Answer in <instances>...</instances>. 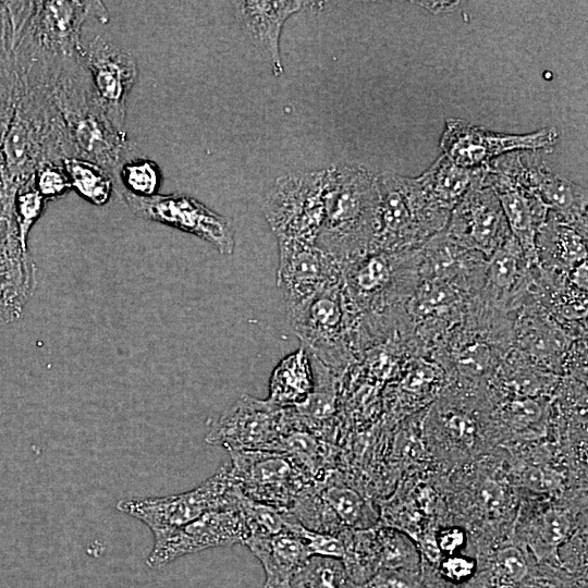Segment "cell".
Instances as JSON below:
<instances>
[{"label":"cell","instance_id":"cell-38","mask_svg":"<svg viewBox=\"0 0 588 588\" xmlns=\"http://www.w3.org/2000/svg\"><path fill=\"white\" fill-rule=\"evenodd\" d=\"M542 542L550 548H558L571 531V522L565 513L558 510L547 511L539 526Z\"/></svg>","mask_w":588,"mask_h":588},{"label":"cell","instance_id":"cell-18","mask_svg":"<svg viewBox=\"0 0 588 588\" xmlns=\"http://www.w3.org/2000/svg\"><path fill=\"white\" fill-rule=\"evenodd\" d=\"M537 266L528 261L511 234L487 259L483 283L476 299L490 308L514 313L530 297Z\"/></svg>","mask_w":588,"mask_h":588},{"label":"cell","instance_id":"cell-24","mask_svg":"<svg viewBox=\"0 0 588 588\" xmlns=\"http://www.w3.org/2000/svg\"><path fill=\"white\" fill-rule=\"evenodd\" d=\"M244 544L261 563L266 588H287L293 575L310 558L303 541L292 531L249 537Z\"/></svg>","mask_w":588,"mask_h":588},{"label":"cell","instance_id":"cell-1","mask_svg":"<svg viewBox=\"0 0 588 588\" xmlns=\"http://www.w3.org/2000/svg\"><path fill=\"white\" fill-rule=\"evenodd\" d=\"M52 99L69 131L75 158L106 170L114 188L122 163L134 157L135 146L108 119L91 85L83 58L65 60L46 78Z\"/></svg>","mask_w":588,"mask_h":588},{"label":"cell","instance_id":"cell-17","mask_svg":"<svg viewBox=\"0 0 588 588\" xmlns=\"http://www.w3.org/2000/svg\"><path fill=\"white\" fill-rule=\"evenodd\" d=\"M83 60L108 119L123 131L126 99L138 76L135 58L125 49L97 36L84 50Z\"/></svg>","mask_w":588,"mask_h":588},{"label":"cell","instance_id":"cell-20","mask_svg":"<svg viewBox=\"0 0 588 588\" xmlns=\"http://www.w3.org/2000/svg\"><path fill=\"white\" fill-rule=\"evenodd\" d=\"M486 267L481 254L455 243L444 231L418 247V278L449 281L475 296L482 286Z\"/></svg>","mask_w":588,"mask_h":588},{"label":"cell","instance_id":"cell-25","mask_svg":"<svg viewBox=\"0 0 588 588\" xmlns=\"http://www.w3.org/2000/svg\"><path fill=\"white\" fill-rule=\"evenodd\" d=\"M314 384L311 355L301 346L283 357L273 368L267 400L281 408L298 407L308 400Z\"/></svg>","mask_w":588,"mask_h":588},{"label":"cell","instance_id":"cell-3","mask_svg":"<svg viewBox=\"0 0 588 588\" xmlns=\"http://www.w3.org/2000/svg\"><path fill=\"white\" fill-rule=\"evenodd\" d=\"M418 247L370 250L342 264L346 295L366 328L400 323L418 280Z\"/></svg>","mask_w":588,"mask_h":588},{"label":"cell","instance_id":"cell-23","mask_svg":"<svg viewBox=\"0 0 588 588\" xmlns=\"http://www.w3.org/2000/svg\"><path fill=\"white\" fill-rule=\"evenodd\" d=\"M535 247L542 270L567 274L587 261V231L549 211L536 235Z\"/></svg>","mask_w":588,"mask_h":588},{"label":"cell","instance_id":"cell-35","mask_svg":"<svg viewBox=\"0 0 588 588\" xmlns=\"http://www.w3.org/2000/svg\"><path fill=\"white\" fill-rule=\"evenodd\" d=\"M289 531L299 537L310 556L319 555L342 560L344 555V542L341 534L333 535L307 529L292 514Z\"/></svg>","mask_w":588,"mask_h":588},{"label":"cell","instance_id":"cell-42","mask_svg":"<svg viewBox=\"0 0 588 588\" xmlns=\"http://www.w3.org/2000/svg\"><path fill=\"white\" fill-rule=\"evenodd\" d=\"M416 3L433 13L451 10L457 4L451 1H418Z\"/></svg>","mask_w":588,"mask_h":588},{"label":"cell","instance_id":"cell-7","mask_svg":"<svg viewBox=\"0 0 588 588\" xmlns=\"http://www.w3.org/2000/svg\"><path fill=\"white\" fill-rule=\"evenodd\" d=\"M328 168L283 174L267 191L262 210L277 241L316 244L328 191Z\"/></svg>","mask_w":588,"mask_h":588},{"label":"cell","instance_id":"cell-6","mask_svg":"<svg viewBox=\"0 0 588 588\" xmlns=\"http://www.w3.org/2000/svg\"><path fill=\"white\" fill-rule=\"evenodd\" d=\"M287 321L302 346L332 371L345 368L360 344V316L343 280L318 293Z\"/></svg>","mask_w":588,"mask_h":588},{"label":"cell","instance_id":"cell-26","mask_svg":"<svg viewBox=\"0 0 588 588\" xmlns=\"http://www.w3.org/2000/svg\"><path fill=\"white\" fill-rule=\"evenodd\" d=\"M314 487L344 530L371 526L375 513L368 501L333 470L314 480Z\"/></svg>","mask_w":588,"mask_h":588},{"label":"cell","instance_id":"cell-8","mask_svg":"<svg viewBox=\"0 0 588 588\" xmlns=\"http://www.w3.org/2000/svg\"><path fill=\"white\" fill-rule=\"evenodd\" d=\"M237 490L226 463L192 490L164 497L124 498L117 503V509L140 520L156 535L185 525L209 511L236 506Z\"/></svg>","mask_w":588,"mask_h":588},{"label":"cell","instance_id":"cell-40","mask_svg":"<svg viewBox=\"0 0 588 588\" xmlns=\"http://www.w3.org/2000/svg\"><path fill=\"white\" fill-rule=\"evenodd\" d=\"M445 430L453 439L470 445L475 440L476 425L473 418L466 414L450 412L442 416Z\"/></svg>","mask_w":588,"mask_h":588},{"label":"cell","instance_id":"cell-15","mask_svg":"<svg viewBox=\"0 0 588 588\" xmlns=\"http://www.w3.org/2000/svg\"><path fill=\"white\" fill-rule=\"evenodd\" d=\"M155 543L146 559L150 568L210 548L243 543L248 532L236 506L209 511L180 527L154 535Z\"/></svg>","mask_w":588,"mask_h":588},{"label":"cell","instance_id":"cell-16","mask_svg":"<svg viewBox=\"0 0 588 588\" xmlns=\"http://www.w3.org/2000/svg\"><path fill=\"white\" fill-rule=\"evenodd\" d=\"M483 168L452 209L443 230L455 243L488 259L512 234L494 191L481 182Z\"/></svg>","mask_w":588,"mask_h":588},{"label":"cell","instance_id":"cell-2","mask_svg":"<svg viewBox=\"0 0 588 588\" xmlns=\"http://www.w3.org/2000/svg\"><path fill=\"white\" fill-rule=\"evenodd\" d=\"M323 222L316 245L341 265L373 249L379 230L378 174L356 164L328 168Z\"/></svg>","mask_w":588,"mask_h":588},{"label":"cell","instance_id":"cell-34","mask_svg":"<svg viewBox=\"0 0 588 588\" xmlns=\"http://www.w3.org/2000/svg\"><path fill=\"white\" fill-rule=\"evenodd\" d=\"M529 571L523 551L515 546H505L494 553L490 583L494 588L515 587L528 577Z\"/></svg>","mask_w":588,"mask_h":588},{"label":"cell","instance_id":"cell-29","mask_svg":"<svg viewBox=\"0 0 588 588\" xmlns=\"http://www.w3.org/2000/svg\"><path fill=\"white\" fill-rule=\"evenodd\" d=\"M348 581L341 560L313 555L296 571L287 588H347Z\"/></svg>","mask_w":588,"mask_h":588},{"label":"cell","instance_id":"cell-39","mask_svg":"<svg viewBox=\"0 0 588 588\" xmlns=\"http://www.w3.org/2000/svg\"><path fill=\"white\" fill-rule=\"evenodd\" d=\"M476 561L460 554L446 555L438 566L441 577L453 584L470 580L476 572Z\"/></svg>","mask_w":588,"mask_h":588},{"label":"cell","instance_id":"cell-22","mask_svg":"<svg viewBox=\"0 0 588 588\" xmlns=\"http://www.w3.org/2000/svg\"><path fill=\"white\" fill-rule=\"evenodd\" d=\"M235 17L244 34L266 53L275 76L283 73L280 38L290 16L301 11L304 1H236Z\"/></svg>","mask_w":588,"mask_h":588},{"label":"cell","instance_id":"cell-9","mask_svg":"<svg viewBox=\"0 0 588 588\" xmlns=\"http://www.w3.org/2000/svg\"><path fill=\"white\" fill-rule=\"evenodd\" d=\"M230 474L248 499L289 510L314 478L289 454L272 450L229 451Z\"/></svg>","mask_w":588,"mask_h":588},{"label":"cell","instance_id":"cell-21","mask_svg":"<svg viewBox=\"0 0 588 588\" xmlns=\"http://www.w3.org/2000/svg\"><path fill=\"white\" fill-rule=\"evenodd\" d=\"M481 182L497 194L510 231L519 243L528 261L538 265L535 240L547 219L548 207L530 191L486 167Z\"/></svg>","mask_w":588,"mask_h":588},{"label":"cell","instance_id":"cell-13","mask_svg":"<svg viewBox=\"0 0 588 588\" xmlns=\"http://www.w3.org/2000/svg\"><path fill=\"white\" fill-rule=\"evenodd\" d=\"M278 242L277 285L287 319L324 289L342 280V265L316 244Z\"/></svg>","mask_w":588,"mask_h":588},{"label":"cell","instance_id":"cell-27","mask_svg":"<svg viewBox=\"0 0 588 588\" xmlns=\"http://www.w3.org/2000/svg\"><path fill=\"white\" fill-rule=\"evenodd\" d=\"M481 168L465 169L441 155L422 174L417 176L426 192L449 211L455 207Z\"/></svg>","mask_w":588,"mask_h":588},{"label":"cell","instance_id":"cell-30","mask_svg":"<svg viewBox=\"0 0 588 588\" xmlns=\"http://www.w3.org/2000/svg\"><path fill=\"white\" fill-rule=\"evenodd\" d=\"M236 507L243 517L248 538L289 531L291 514L287 510L253 501L240 489L236 495Z\"/></svg>","mask_w":588,"mask_h":588},{"label":"cell","instance_id":"cell-5","mask_svg":"<svg viewBox=\"0 0 588 588\" xmlns=\"http://www.w3.org/2000/svg\"><path fill=\"white\" fill-rule=\"evenodd\" d=\"M87 19L106 24L108 10L100 1H32L26 17L13 30L26 61L83 58L81 32Z\"/></svg>","mask_w":588,"mask_h":588},{"label":"cell","instance_id":"cell-12","mask_svg":"<svg viewBox=\"0 0 588 588\" xmlns=\"http://www.w3.org/2000/svg\"><path fill=\"white\" fill-rule=\"evenodd\" d=\"M119 195L136 217L193 234L222 255L233 254L235 236L231 222L196 198L180 193L150 197H137L126 192Z\"/></svg>","mask_w":588,"mask_h":588},{"label":"cell","instance_id":"cell-28","mask_svg":"<svg viewBox=\"0 0 588 588\" xmlns=\"http://www.w3.org/2000/svg\"><path fill=\"white\" fill-rule=\"evenodd\" d=\"M62 167L69 176L72 189L88 203L106 205L114 189L112 176L99 166L79 158H65Z\"/></svg>","mask_w":588,"mask_h":588},{"label":"cell","instance_id":"cell-43","mask_svg":"<svg viewBox=\"0 0 588 588\" xmlns=\"http://www.w3.org/2000/svg\"><path fill=\"white\" fill-rule=\"evenodd\" d=\"M347 588H362L360 585H356L354 583H352L351 580L348 581V585H347Z\"/></svg>","mask_w":588,"mask_h":588},{"label":"cell","instance_id":"cell-19","mask_svg":"<svg viewBox=\"0 0 588 588\" xmlns=\"http://www.w3.org/2000/svg\"><path fill=\"white\" fill-rule=\"evenodd\" d=\"M574 340L536 299L529 297L513 313V347L543 369L564 366Z\"/></svg>","mask_w":588,"mask_h":588},{"label":"cell","instance_id":"cell-33","mask_svg":"<svg viewBox=\"0 0 588 588\" xmlns=\"http://www.w3.org/2000/svg\"><path fill=\"white\" fill-rule=\"evenodd\" d=\"M46 203L47 200L35 187L34 176L24 182L15 193L13 211L24 253H27L29 232L45 211Z\"/></svg>","mask_w":588,"mask_h":588},{"label":"cell","instance_id":"cell-36","mask_svg":"<svg viewBox=\"0 0 588 588\" xmlns=\"http://www.w3.org/2000/svg\"><path fill=\"white\" fill-rule=\"evenodd\" d=\"M34 184L47 201L61 198L72 189L68 174L58 163L40 166L34 173Z\"/></svg>","mask_w":588,"mask_h":588},{"label":"cell","instance_id":"cell-4","mask_svg":"<svg viewBox=\"0 0 588 588\" xmlns=\"http://www.w3.org/2000/svg\"><path fill=\"white\" fill-rule=\"evenodd\" d=\"M378 185L379 230L372 250L417 248L445 229L451 211L440 206L417 177L382 172Z\"/></svg>","mask_w":588,"mask_h":588},{"label":"cell","instance_id":"cell-10","mask_svg":"<svg viewBox=\"0 0 588 588\" xmlns=\"http://www.w3.org/2000/svg\"><path fill=\"white\" fill-rule=\"evenodd\" d=\"M486 168L530 191L549 211L587 231L586 187L552 171L537 151H512L495 158Z\"/></svg>","mask_w":588,"mask_h":588},{"label":"cell","instance_id":"cell-32","mask_svg":"<svg viewBox=\"0 0 588 588\" xmlns=\"http://www.w3.org/2000/svg\"><path fill=\"white\" fill-rule=\"evenodd\" d=\"M380 569L419 573V555L409 539L395 529L382 528L376 534Z\"/></svg>","mask_w":588,"mask_h":588},{"label":"cell","instance_id":"cell-41","mask_svg":"<svg viewBox=\"0 0 588 588\" xmlns=\"http://www.w3.org/2000/svg\"><path fill=\"white\" fill-rule=\"evenodd\" d=\"M436 541L442 553L456 554L465 543V534L456 527L445 528L440 531Z\"/></svg>","mask_w":588,"mask_h":588},{"label":"cell","instance_id":"cell-31","mask_svg":"<svg viewBox=\"0 0 588 588\" xmlns=\"http://www.w3.org/2000/svg\"><path fill=\"white\" fill-rule=\"evenodd\" d=\"M162 175L158 164L146 158L132 157L125 160L118 174L115 192H126L137 197L158 194Z\"/></svg>","mask_w":588,"mask_h":588},{"label":"cell","instance_id":"cell-14","mask_svg":"<svg viewBox=\"0 0 588 588\" xmlns=\"http://www.w3.org/2000/svg\"><path fill=\"white\" fill-rule=\"evenodd\" d=\"M553 127H544L524 135L501 134L462 120L449 119L440 139L443 155L465 169L487 166L495 158L518 150L549 149L558 140Z\"/></svg>","mask_w":588,"mask_h":588},{"label":"cell","instance_id":"cell-11","mask_svg":"<svg viewBox=\"0 0 588 588\" xmlns=\"http://www.w3.org/2000/svg\"><path fill=\"white\" fill-rule=\"evenodd\" d=\"M293 428L291 408L244 394L212 421L205 440L228 451L271 450Z\"/></svg>","mask_w":588,"mask_h":588},{"label":"cell","instance_id":"cell-37","mask_svg":"<svg viewBox=\"0 0 588 588\" xmlns=\"http://www.w3.org/2000/svg\"><path fill=\"white\" fill-rule=\"evenodd\" d=\"M503 420L514 429H524L538 422L542 417L540 403L529 396H519L501 408Z\"/></svg>","mask_w":588,"mask_h":588}]
</instances>
